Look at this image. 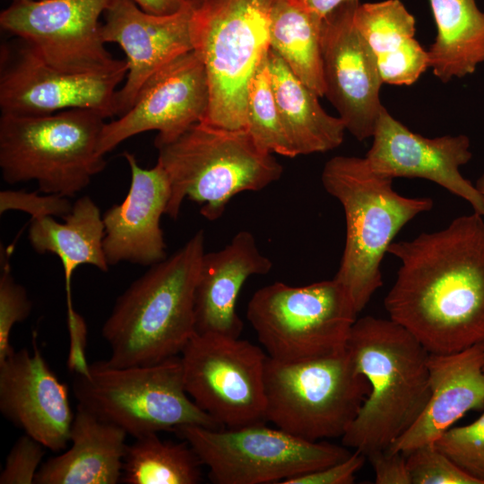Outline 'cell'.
I'll list each match as a JSON object with an SVG mask.
<instances>
[{"label":"cell","mask_w":484,"mask_h":484,"mask_svg":"<svg viewBox=\"0 0 484 484\" xmlns=\"http://www.w3.org/2000/svg\"><path fill=\"white\" fill-rule=\"evenodd\" d=\"M401 266L384 304L391 320L430 354L484 342V220L473 212L446 228L393 242Z\"/></svg>","instance_id":"1"},{"label":"cell","mask_w":484,"mask_h":484,"mask_svg":"<svg viewBox=\"0 0 484 484\" xmlns=\"http://www.w3.org/2000/svg\"><path fill=\"white\" fill-rule=\"evenodd\" d=\"M346 350L370 391L341 443L367 457L389 448L421 415L431 393L430 353L403 326L372 315L355 321Z\"/></svg>","instance_id":"2"},{"label":"cell","mask_w":484,"mask_h":484,"mask_svg":"<svg viewBox=\"0 0 484 484\" xmlns=\"http://www.w3.org/2000/svg\"><path fill=\"white\" fill-rule=\"evenodd\" d=\"M204 253L199 230L117 298L101 328L108 365H150L180 354L195 333L194 291Z\"/></svg>","instance_id":"3"},{"label":"cell","mask_w":484,"mask_h":484,"mask_svg":"<svg viewBox=\"0 0 484 484\" xmlns=\"http://www.w3.org/2000/svg\"><path fill=\"white\" fill-rule=\"evenodd\" d=\"M322 184L341 204L346 240L334 279L350 294L358 313L382 287L381 263L398 232L414 217L429 211V197H407L393 179L376 173L366 158L335 156L322 171Z\"/></svg>","instance_id":"4"},{"label":"cell","mask_w":484,"mask_h":484,"mask_svg":"<svg viewBox=\"0 0 484 484\" xmlns=\"http://www.w3.org/2000/svg\"><path fill=\"white\" fill-rule=\"evenodd\" d=\"M154 145L170 186L165 214L174 220L187 198L200 204L204 218L216 220L234 195L260 191L283 172L273 154L263 150L246 128L202 121Z\"/></svg>","instance_id":"5"},{"label":"cell","mask_w":484,"mask_h":484,"mask_svg":"<svg viewBox=\"0 0 484 484\" xmlns=\"http://www.w3.org/2000/svg\"><path fill=\"white\" fill-rule=\"evenodd\" d=\"M105 117L73 108L47 115L1 113L0 168L11 185L35 180L44 194L73 197L101 172Z\"/></svg>","instance_id":"6"},{"label":"cell","mask_w":484,"mask_h":484,"mask_svg":"<svg viewBox=\"0 0 484 484\" xmlns=\"http://www.w3.org/2000/svg\"><path fill=\"white\" fill-rule=\"evenodd\" d=\"M273 0H191L192 39L208 80L204 122L246 128L249 85L269 48Z\"/></svg>","instance_id":"7"},{"label":"cell","mask_w":484,"mask_h":484,"mask_svg":"<svg viewBox=\"0 0 484 484\" xmlns=\"http://www.w3.org/2000/svg\"><path fill=\"white\" fill-rule=\"evenodd\" d=\"M73 392L78 405L134 438L184 425L223 428L186 392L179 355L125 367L96 361L73 374Z\"/></svg>","instance_id":"8"},{"label":"cell","mask_w":484,"mask_h":484,"mask_svg":"<svg viewBox=\"0 0 484 484\" xmlns=\"http://www.w3.org/2000/svg\"><path fill=\"white\" fill-rule=\"evenodd\" d=\"M264 419L291 435L316 442L342 437L370 391L346 348L300 362L267 357Z\"/></svg>","instance_id":"9"},{"label":"cell","mask_w":484,"mask_h":484,"mask_svg":"<svg viewBox=\"0 0 484 484\" xmlns=\"http://www.w3.org/2000/svg\"><path fill=\"white\" fill-rule=\"evenodd\" d=\"M358 311L334 278L305 286L276 281L256 290L246 318L270 358L300 362L345 350Z\"/></svg>","instance_id":"10"},{"label":"cell","mask_w":484,"mask_h":484,"mask_svg":"<svg viewBox=\"0 0 484 484\" xmlns=\"http://www.w3.org/2000/svg\"><path fill=\"white\" fill-rule=\"evenodd\" d=\"M174 432L190 445L216 484H281L351 454L344 445L302 439L264 422L219 429L184 425Z\"/></svg>","instance_id":"11"},{"label":"cell","mask_w":484,"mask_h":484,"mask_svg":"<svg viewBox=\"0 0 484 484\" xmlns=\"http://www.w3.org/2000/svg\"><path fill=\"white\" fill-rule=\"evenodd\" d=\"M184 387L223 428L264 422L268 355L252 342L194 333L180 352Z\"/></svg>","instance_id":"12"},{"label":"cell","mask_w":484,"mask_h":484,"mask_svg":"<svg viewBox=\"0 0 484 484\" xmlns=\"http://www.w3.org/2000/svg\"><path fill=\"white\" fill-rule=\"evenodd\" d=\"M113 0L14 1L0 25L45 63L67 73H90L128 66L107 50L99 18Z\"/></svg>","instance_id":"13"},{"label":"cell","mask_w":484,"mask_h":484,"mask_svg":"<svg viewBox=\"0 0 484 484\" xmlns=\"http://www.w3.org/2000/svg\"><path fill=\"white\" fill-rule=\"evenodd\" d=\"M17 39L16 46L1 51V113L47 115L85 108L106 118L117 116V86L128 66L104 73H67L50 66Z\"/></svg>","instance_id":"14"},{"label":"cell","mask_w":484,"mask_h":484,"mask_svg":"<svg viewBox=\"0 0 484 484\" xmlns=\"http://www.w3.org/2000/svg\"><path fill=\"white\" fill-rule=\"evenodd\" d=\"M210 101L206 72L194 50L176 57L143 83L133 106L105 123L99 152L106 155L125 140L156 130L154 143L171 141L205 119Z\"/></svg>","instance_id":"15"},{"label":"cell","mask_w":484,"mask_h":484,"mask_svg":"<svg viewBox=\"0 0 484 484\" xmlns=\"http://www.w3.org/2000/svg\"><path fill=\"white\" fill-rule=\"evenodd\" d=\"M359 1L348 2L324 18L321 50L324 97L357 140L371 138L385 108L376 59L353 16Z\"/></svg>","instance_id":"16"},{"label":"cell","mask_w":484,"mask_h":484,"mask_svg":"<svg viewBox=\"0 0 484 484\" xmlns=\"http://www.w3.org/2000/svg\"><path fill=\"white\" fill-rule=\"evenodd\" d=\"M365 158L377 174L432 181L470 203L484 216V200L460 169L472 158L465 134L427 138L411 131L384 108Z\"/></svg>","instance_id":"17"},{"label":"cell","mask_w":484,"mask_h":484,"mask_svg":"<svg viewBox=\"0 0 484 484\" xmlns=\"http://www.w3.org/2000/svg\"><path fill=\"white\" fill-rule=\"evenodd\" d=\"M32 350H13L0 362V411L52 452L70 441L74 413L67 385L51 370L32 333Z\"/></svg>","instance_id":"18"},{"label":"cell","mask_w":484,"mask_h":484,"mask_svg":"<svg viewBox=\"0 0 484 484\" xmlns=\"http://www.w3.org/2000/svg\"><path fill=\"white\" fill-rule=\"evenodd\" d=\"M101 35L117 43L126 56L128 72L117 91V116L134 104L143 83L160 68L194 49L191 0L176 13L159 15L141 9L133 0H113L105 12Z\"/></svg>","instance_id":"19"},{"label":"cell","mask_w":484,"mask_h":484,"mask_svg":"<svg viewBox=\"0 0 484 484\" xmlns=\"http://www.w3.org/2000/svg\"><path fill=\"white\" fill-rule=\"evenodd\" d=\"M124 157L131 183L124 201L102 215L104 254L108 265L128 262L151 266L167 257L160 222L169 200V182L159 162L143 169L133 153L125 151Z\"/></svg>","instance_id":"20"},{"label":"cell","mask_w":484,"mask_h":484,"mask_svg":"<svg viewBox=\"0 0 484 484\" xmlns=\"http://www.w3.org/2000/svg\"><path fill=\"white\" fill-rule=\"evenodd\" d=\"M484 342L450 354H429L431 393L415 423L391 445L407 454L434 443L470 411L484 409Z\"/></svg>","instance_id":"21"},{"label":"cell","mask_w":484,"mask_h":484,"mask_svg":"<svg viewBox=\"0 0 484 484\" xmlns=\"http://www.w3.org/2000/svg\"><path fill=\"white\" fill-rule=\"evenodd\" d=\"M252 233L242 230L222 249L204 253L194 291L195 333L239 338L243 323L236 303L245 281L271 272Z\"/></svg>","instance_id":"22"},{"label":"cell","mask_w":484,"mask_h":484,"mask_svg":"<svg viewBox=\"0 0 484 484\" xmlns=\"http://www.w3.org/2000/svg\"><path fill=\"white\" fill-rule=\"evenodd\" d=\"M127 434L77 405L69 448L43 462L36 484H116L121 480Z\"/></svg>","instance_id":"23"},{"label":"cell","mask_w":484,"mask_h":484,"mask_svg":"<svg viewBox=\"0 0 484 484\" xmlns=\"http://www.w3.org/2000/svg\"><path fill=\"white\" fill-rule=\"evenodd\" d=\"M353 20L376 59L384 83L411 85L428 68V50L415 37V17L402 1L359 3Z\"/></svg>","instance_id":"24"},{"label":"cell","mask_w":484,"mask_h":484,"mask_svg":"<svg viewBox=\"0 0 484 484\" xmlns=\"http://www.w3.org/2000/svg\"><path fill=\"white\" fill-rule=\"evenodd\" d=\"M267 63L281 120L298 156L339 147L346 132L342 120L328 114L318 100L320 97L271 48Z\"/></svg>","instance_id":"25"},{"label":"cell","mask_w":484,"mask_h":484,"mask_svg":"<svg viewBox=\"0 0 484 484\" xmlns=\"http://www.w3.org/2000/svg\"><path fill=\"white\" fill-rule=\"evenodd\" d=\"M63 219L64 222L56 221L52 216L31 219L29 240L37 253H52L61 260L66 303L71 305V280L74 270L82 264H90L108 272L109 265L103 249L102 215L93 200L87 195L80 197Z\"/></svg>","instance_id":"26"},{"label":"cell","mask_w":484,"mask_h":484,"mask_svg":"<svg viewBox=\"0 0 484 484\" xmlns=\"http://www.w3.org/2000/svg\"><path fill=\"white\" fill-rule=\"evenodd\" d=\"M436 27L428 68L442 82L473 73L484 64V12L476 0H428Z\"/></svg>","instance_id":"27"},{"label":"cell","mask_w":484,"mask_h":484,"mask_svg":"<svg viewBox=\"0 0 484 484\" xmlns=\"http://www.w3.org/2000/svg\"><path fill=\"white\" fill-rule=\"evenodd\" d=\"M324 18L301 0H273L270 14V48L320 98L324 97L321 50Z\"/></svg>","instance_id":"28"},{"label":"cell","mask_w":484,"mask_h":484,"mask_svg":"<svg viewBox=\"0 0 484 484\" xmlns=\"http://www.w3.org/2000/svg\"><path fill=\"white\" fill-rule=\"evenodd\" d=\"M202 462L183 440H162L158 433L136 437L127 445L121 480L126 484H196Z\"/></svg>","instance_id":"29"},{"label":"cell","mask_w":484,"mask_h":484,"mask_svg":"<svg viewBox=\"0 0 484 484\" xmlns=\"http://www.w3.org/2000/svg\"><path fill=\"white\" fill-rule=\"evenodd\" d=\"M246 129L263 150L288 158L298 156L284 127L275 100L267 54L249 85L246 108Z\"/></svg>","instance_id":"30"},{"label":"cell","mask_w":484,"mask_h":484,"mask_svg":"<svg viewBox=\"0 0 484 484\" xmlns=\"http://www.w3.org/2000/svg\"><path fill=\"white\" fill-rule=\"evenodd\" d=\"M434 444L458 467L484 484V413L469 425L451 427Z\"/></svg>","instance_id":"31"},{"label":"cell","mask_w":484,"mask_h":484,"mask_svg":"<svg viewBox=\"0 0 484 484\" xmlns=\"http://www.w3.org/2000/svg\"><path fill=\"white\" fill-rule=\"evenodd\" d=\"M411 484H480L458 467L434 443L406 454Z\"/></svg>","instance_id":"32"},{"label":"cell","mask_w":484,"mask_h":484,"mask_svg":"<svg viewBox=\"0 0 484 484\" xmlns=\"http://www.w3.org/2000/svg\"><path fill=\"white\" fill-rule=\"evenodd\" d=\"M31 307L26 289L15 281L11 265L4 259L0 274V362L14 350L10 342L12 329L29 316Z\"/></svg>","instance_id":"33"},{"label":"cell","mask_w":484,"mask_h":484,"mask_svg":"<svg viewBox=\"0 0 484 484\" xmlns=\"http://www.w3.org/2000/svg\"><path fill=\"white\" fill-rule=\"evenodd\" d=\"M47 448L24 433L12 446L0 473V484H31Z\"/></svg>","instance_id":"34"},{"label":"cell","mask_w":484,"mask_h":484,"mask_svg":"<svg viewBox=\"0 0 484 484\" xmlns=\"http://www.w3.org/2000/svg\"><path fill=\"white\" fill-rule=\"evenodd\" d=\"M73 208L69 198L57 194L39 195L37 192L4 190L0 193V212L19 210L31 219L44 216L65 217Z\"/></svg>","instance_id":"35"},{"label":"cell","mask_w":484,"mask_h":484,"mask_svg":"<svg viewBox=\"0 0 484 484\" xmlns=\"http://www.w3.org/2000/svg\"><path fill=\"white\" fill-rule=\"evenodd\" d=\"M366 458L364 454L355 451L341 462L287 479L281 484H351L354 482L355 474L362 468Z\"/></svg>","instance_id":"36"},{"label":"cell","mask_w":484,"mask_h":484,"mask_svg":"<svg viewBox=\"0 0 484 484\" xmlns=\"http://www.w3.org/2000/svg\"><path fill=\"white\" fill-rule=\"evenodd\" d=\"M375 471L376 484H411L406 455L386 448L367 456Z\"/></svg>","instance_id":"37"},{"label":"cell","mask_w":484,"mask_h":484,"mask_svg":"<svg viewBox=\"0 0 484 484\" xmlns=\"http://www.w3.org/2000/svg\"><path fill=\"white\" fill-rule=\"evenodd\" d=\"M143 11L159 15L170 14L185 6L188 0H133Z\"/></svg>","instance_id":"38"},{"label":"cell","mask_w":484,"mask_h":484,"mask_svg":"<svg viewBox=\"0 0 484 484\" xmlns=\"http://www.w3.org/2000/svg\"><path fill=\"white\" fill-rule=\"evenodd\" d=\"M307 6L324 18L341 4L359 0H301Z\"/></svg>","instance_id":"39"},{"label":"cell","mask_w":484,"mask_h":484,"mask_svg":"<svg viewBox=\"0 0 484 484\" xmlns=\"http://www.w3.org/2000/svg\"><path fill=\"white\" fill-rule=\"evenodd\" d=\"M475 186L478 191L481 194L484 200V174H482L476 181Z\"/></svg>","instance_id":"40"},{"label":"cell","mask_w":484,"mask_h":484,"mask_svg":"<svg viewBox=\"0 0 484 484\" xmlns=\"http://www.w3.org/2000/svg\"><path fill=\"white\" fill-rule=\"evenodd\" d=\"M14 1H26V0H14Z\"/></svg>","instance_id":"41"},{"label":"cell","mask_w":484,"mask_h":484,"mask_svg":"<svg viewBox=\"0 0 484 484\" xmlns=\"http://www.w3.org/2000/svg\"><path fill=\"white\" fill-rule=\"evenodd\" d=\"M483 370H484V366H483Z\"/></svg>","instance_id":"42"}]
</instances>
